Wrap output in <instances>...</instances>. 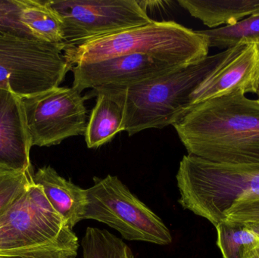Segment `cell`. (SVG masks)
I'll return each mask as SVG.
<instances>
[{
	"label": "cell",
	"mask_w": 259,
	"mask_h": 258,
	"mask_svg": "<svg viewBox=\"0 0 259 258\" xmlns=\"http://www.w3.org/2000/svg\"><path fill=\"white\" fill-rule=\"evenodd\" d=\"M242 90L192 106L174 124L188 154L215 163L259 165V102Z\"/></svg>",
	"instance_id": "obj_1"
},
{
	"label": "cell",
	"mask_w": 259,
	"mask_h": 258,
	"mask_svg": "<svg viewBox=\"0 0 259 258\" xmlns=\"http://www.w3.org/2000/svg\"><path fill=\"white\" fill-rule=\"evenodd\" d=\"M229 54V48L155 78L125 86L103 87L124 109L123 131L133 136L176 124L193 104V93Z\"/></svg>",
	"instance_id": "obj_2"
},
{
	"label": "cell",
	"mask_w": 259,
	"mask_h": 258,
	"mask_svg": "<svg viewBox=\"0 0 259 258\" xmlns=\"http://www.w3.org/2000/svg\"><path fill=\"white\" fill-rule=\"evenodd\" d=\"M79 245L33 182L0 216V258H76Z\"/></svg>",
	"instance_id": "obj_3"
},
{
	"label": "cell",
	"mask_w": 259,
	"mask_h": 258,
	"mask_svg": "<svg viewBox=\"0 0 259 258\" xmlns=\"http://www.w3.org/2000/svg\"><path fill=\"white\" fill-rule=\"evenodd\" d=\"M206 38L197 30L175 21L149 24L65 46L64 55L71 66L122 55L149 56L178 67L196 63L208 56Z\"/></svg>",
	"instance_id": "obj_4"
},
{
	"label": "cell",
	"mask_w": 259,
	"mask_h": 258,
	"mask_svg": "<svg viewBox=\"0 0 259 258\" xmlns=\"http://www.w3.org/2000/svg\"><path fill=\"white\" fill-rule=\"evenodd\" d=\"M183 209L214 227L240 203L259 198V165L215 163L196 156L183 157L176 176Z\"/></svg>",
	"instance_id": "obj_5"
},
{
	"label": "cell",
	"mask_w": 259,
	"mask_h": 258,
	"mask_svg": "<svg viewBox=\"0 0 259 258\" xmlns=\"http://www.w3.org/2000/svg\"><path fill=\"white\" fill-rule=\"evenodd\" d=\"M63 43L0 33V89L21 98L58 87L72 66Z\"/></svg>",
	"instance_id": "obj_6"
},
{
	"label": "cell",
	"mask_w": 259,
	"mask_h": 258,
	"mask_svg": "<svg viewBox=\"0 0 259 258\" xmlns=\"http://www.w3.org/2000/svg\"><path fill=\"white\" fill-rule=\"evenodd\" d=\"M88 190L84 220L115 229L128 241L170 245L172 236L162 220L142 202L115 176L94 177Z\"/></svg>",
	"instance_id": "obj_7"
},
{
	"label": "cell",
	"mask_w": 259,
	"mask_h": 258,
	"mask_svg": "<svg viewBox=\"0 0 259 258\" xmlns=\"http://www.w3.org/2000/svg\"><path fill=\"white\" fill-rule=\"evenodd\" d=\"M46 3L62 20L65 46H77L153 21L140 1L135 0H47Z\"/></svg>",
	"instance_id": "obj_8"
},
{
	"label": "cell",
	"mask_w": 259,
	"mask_h": 258,
	"mask_svg": "<svg viewBox=\"0 0 259 258\" xmlns=\"http://www.w3.org/2000/svg\"><path fill=\"white\" fill-rule=\"evenodd\" d=\"M87 97L74 87H58L22 98L32 146L59 145L84 135Z\"/></svg>",
	"instance_id": "obj_9"
},
{
	"label": "cell",
	"mask_w": 259,
	"mask_h": 258,
	"mask_svg": "<svg viewBox=\"0 0 259 258\" xmlns=\"http://www.w3.org/2000/svg\"><path fill=\"white\" fill-rule=\"evenodd\" d=\"M183 67L175 66L142 55H122L73 66V86L79 92L87 89L125 87Z\"/></svg>",
	"instance_id": "obj_10"
},
{
	"label": "cell",
	"mask_w": 259,
	"mask_h": 258,
	"mask_svg": "<svg viewBox=\"0 0 259 258\" xmlns=\"http://www.w3.org/2000/svg\"><path fill=\"white\" fill-rule=\"evenodd\" d=\"M31 147L22 98L0 89V169L32 171Z\"/></svg>",
	"instance_id": "obj_11"
},
{
	"label": "cell",
	"mask_w": 259,
	"mask_h": 258,
	"mask_svg": "<svg viewBox=\"0 0 259 258\" xmlns=\"http://www.w3.org/2000/svg\"><path fill=\"white\" fill-rule=\"evenodd\" d=\"M33 180L70 228L73 230L77 223L83 221L88 204L87 189L64 178L51 166L39 168L33 174Z\"/></svg>",
	"instance_id": "obj_12"
},
{
	"label": "cell",
	"mask_w": 259,
	"mask_h": 258,
	"mask_svg": "<svg viewBox=\"0 0 259 258\" xmlns=\"http://www.w3.org/2000/svg\"><path fill=\"white\" fill-rule=\"evenodd\" d=\"M97 97L85 130V142L89 148H98L112 141L123 131L124 109L121 103L107 92L92 90Z\"/></svg>",
	"instance_id": "obj_13"
},
{
	"label": "cell",
	"mask_w": 259,
	"mask_h": 258,
	"mask_svg": "<svg viewBox=\"0 0 259 258\" xmlns=\"http://www.w3.org/2000/svg\"><path fill=\"white\" fill-rule=\"evenodd\" d=\"M181 7L208 27L234 25L259 12V0H178Z\"/></svg>",
	"instance_id": "obj_14"
},
{
	"label": "cell",
	"mask_w": 259,
	"mask_h": 258,
	"mask_svg": "<svg viewBox=\"0 0 259 258\" xmlns=\"http://www.w3.org/2000/svg\"><path fill=\"white\" fill-rule=\"evenodd\" d=\"M21 21L36 39L51 43H63L62 20L46 1L24 0Z\"/></svg>",
	"instance_id": "obj_15"
},
{
	"label": "cell",
	"mask_w": 259,
	"mask_h": 258,
	"mask_svg": "<svg viewBox=\"0 0 259 258\" xmlns=\"http://www.w3.org/2000/svg\"><path fill=\"white\" fill-rule=\"evenodd\" d=\"M215 228L217 245L224 258H249L259 244V236L244 223L226 220Z\"/></svg>",
	"instance_id": "obj_16"
},
{
	"label": "cell",
	"mask_w": 259,
	"mask_h": 258,
	"mask_svg": "<svg viewBox=\"0 0 259 258\" xmlns=\"http://www.w3.org/2000/svg\"><path fill=\"white\" fill-rule=\"evenodd\" d=\"M197 31L206 38L209 48L228 49L244 40L255 42L259 45V12L234 25Z\"/></svg>",
	"instance_id": "obj_17"
},
{
	"label": "cell",
	"mask_w": 259,
	"mask_h": 258,
	"mask_svg": "<svg viewBox=\"0 0 259 258\" xmlns=\"http://www.w3.org/2000/svg\"><path fill=\"white\" fill-rule=\"evenodd\" d=\"M83 258H134L122 239L106 230L88 227L81 241Z\"/></svg>",
	"instance_id": "obj_18"
},
{
	"label": "cell",
	"mask_w": 259,
	"mask_h": 258,
	"mask_svg": "<svg viewBox=\"0 0 259 258\" xmlns=\"http://www.w3.org/2000/svg\"><path fill=\"white\" fill-rule=\"evenodd\" d=\"M33 170L10 171L0 169V216L33 182Z\"/></svg>",
	"instance_id": "obj_19"
},
{
	"label": "cell",
	"mask_w": 259,
	"mask_h": 258,
	"mask_svg": "<svg viewBox=\"0 0 259 258\" xmlns=\"http://www.w3.org/2000/svg\"><path fill=\"white\" fill-rule=\"evenodd\" d=\"M24 0H0V33L36 39L21 21Z\"/></svg>",
	"instance_id": "obj_20"
},
{
	"label": "cell",
	"mask_w": 259,
	"mask_h": 258,
	"mask_svg": "<svg viewBox=\"0 0 259 258\" xmlns=\"http://www.w3.org/2000/svg\"><path fill=\"white\" fill-rule=\"evenodd\" d=\"M226 220L236 222L259 223V198L234 206L227 212Z\"/></svg>",
	"instance_id": "obj_21"
},
{
	"label": "cell",
	"mask_w": 259,
	"mask_h": 258,
	"mask_svg": "<svg viewBox=\"0 0 259 258\" xmlns=\"http://www.w3.org/2000/svg\"><path fill=\"white\" fill-rule=\"evenodd\" d=\"M251 230L259 236V223H244Z\"/></svg>",
	"instance_id": "obj_22"
},
{
	"label": "cell",
	"mask_w": 259,
	"mask_h": 258,
	"mask_svg": "<svg viewBox=\"0 0 259 258\" xmlns=\"http://www.w3.org/2000/svg\"><path fill=\"white\" fill-rule=\"evenodd\" d=\"M249 258H259V244L254 248Z\"/></svg>",
	"instance_id": "obj_23"
},
{
	"label": "cell",
	"mask_w": 259,
	"mask_h": 258,
	"mask_svg": "<svg viewBox=\"0 0 259 258\" xmlns=\"http://www.w3.org/2000/svg\"><path fill=\"white\" fill-rule=\"evenodd\" d=\"M256 94L257 95H258V102H259V86H258V90H257V92H256Z\"/></svg>",
	"instance_id": "obj_24"
},
{
	"label": "cell",
	"mask_w": 259,
	"mask_h": 258,
	"mask_svg": "<svg viewBox=\"0 0 259 258\" xmlns=\"http://www.w3.org/2000/svg\"><path fill=\"white\" fill-rule=\"evenodd\" d=\"M258 46H259V45H258Z\"/></svg>",
	"instance_id": "obj_25"
}]
</instances>
